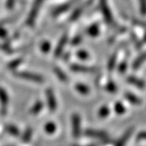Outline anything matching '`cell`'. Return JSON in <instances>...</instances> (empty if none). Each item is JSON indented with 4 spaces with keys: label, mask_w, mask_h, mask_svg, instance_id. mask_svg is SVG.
I'll return each instance as SVG.
<instances>
[{
    "label": "cell",
    "mask_w": 146,
    "mask_h": 146,
    "mask_svg": "<svg viewBox=\"0 0 146 146\" xmlns=\"http://www.w3.org/2000/svg\"><path fill=\"white\" fill-rule=\"evenodd\" d=\"M127 81L128 83H130L131 84H132V85H134V86H136V87L141 89H145V83L144 82V80L137 78L136 76H128L127 78Z\"/></svg>",
    "instance_id": "obj_12"
},
{
    "label": "cell",
    "mask_w": 146,
    "mask_h": 146,
    "mask_svg": "<svg viewBox=\"0 0 146 146\" xmlns=\"http://www.w3.org/2000/svg\"><path fill=\"white\" fill-rule=\"evenodd\" d=\"M4 129L8 134H10L11 136H19L20 134H21L18 127L15 125H12V124H7V125H5Z\"/></svg>",
    "instance_id": "obj_15"
},
{
    "label": "cell",
    "mask_w": 146,
    "mask_h": 146,
    "mask_svg": "<svg viewBox=\"0 0 146 146\" xmlns=\"http://www.w3.org/2000/svg\"><path fill=\"white\" fill-rule=\"evenodd\" d=\"M0 47H1V45H0Z\"/></svg>",
    "instance_id": "obj_38"
},
{
    "label": "cell",
    "mask_w": 146,
    "mask_h": 146,
    "mask_svg": "<svg viewBox=\"0 0 146 146\" xmlns=\"http://www.w3.org/2000/svg\"><path fill=\"white\" fill-rule=\"evenodd\" d=\"M50 45L49 42H44L42 45V50L43 52H48L50 50Z\"/></svg>",
    "instance_id": "obj_31"
},
{
    "label": "cell",
    "mask_w": 146,
    "mask_h": 146,
    "mask_svg": "<svg viewBox=\"0 0 146 146\" xmlns=\"http://www.w3.org/2000/svg\"><path fill=\"white\" fill-rule=\"evenodd\" d=\"M76 54H77V57L80 59H82V60H86L89 58V53L86 50H79Z\"/></svg>",
    "instance_id": "obj_27"
},
{
    "label": "cell",
    "mask_w": 146,
    "mask_h": 146,
    "mask_svg": "<svg viewBox=\"0 0 146 146\" xmlns=\"http://www.w3.org/2000/svg\"><path fill=\"white\" fill-rule=\"evenodd\" d=\"M22 63V60L21 58H17V59H15L14 61H11V63H8L7 65V68L9 70H15L16 68H18V66H20Z\"/></svg>",
    "instance_id": "obj_23"
},
{
    "label": "cell",
    "mask_w": 146,
    "mask_h": 146,
    "mask_svg": "<svg viewBox=\"0 0 146 146\" xmlns=\"http://www.w3.org/2000/svg\"><path fill=\"white\" fill-rule=\"evenodd\" d=\"M115 112L119 115H123L125 112V107L121 102H116L115 105Z\"/></svg>",
    "instance_id": "obj_25"
},
{
    "label": "cell",
    "mask_w": 146,
    "mask_h": 146,
    "mask_svg": "<svg viewBox=\"0 0 146 146\" xmlns=\"http://www.w3.org/2000/svg\"><path fill=\"white\" fill-rule=\"evenodd\" d=\"M124 97H125V98L130 103L133 105H141V100L136 96V95H134L133 94H131V93H126L125 95H124Z\"/></svg>",
    "instance_id": "obj_16"
},
{
    "label": "cell",
    "mask_w": 146,
    "mask_h": 146,
    "mask_svg": "<svg viewBox=\"0 0 146 146\" xmlns=\"http://www.w3.org/2000/svg\"><path fill=\"white\" fill-rule=\"evenodd\" d=\"M73 4V2L72 1H69L68 3H64V4H62V5L58 6V7H56L54 11H53V16H59V15H61V14H63L64 12H66L67 11L69 10L70 9V7L72 6Z\"/></svg>",
    "instance_id": "obj_10"
},
{
    "label": "cell",
    "mask_w": 146,
    "mask_h": 146,
    "mask_svg": "<svg viewBox=\"0 0 146 146\" xmlns=\"http://www.w3.org/2000/svg\"><path fill=\"white\" fill-rule=\"evenodd\" d=\"M144 41L146 42V33L145 34V36H144Z\"/></svg>",
    "instance_id": "obj_37"
},
{
    "label": "cell",
    "mask_w": 146,
    "mask_h": 146,
    "mask_svg": "<svg viewBox=\"0 0 146 146\" xmlns=\"http://www.w3.org/2000/svg\"><path fill=\"white\" fill-rule=\"evenodd\" d=\"M117 54L116 53H114L113 54H112V56L110 57V58L109 62H108V70L110 71V72H112L114 69L115 68V66H116V62H117Z\"/></svg>",
    "instance_id": "obj_22"
},
{
    "label": "cell",
    "mask_w": 146,
    "mask_h": 146,
    "mask_svg": "<svg viewBox=\"0 0 146 146\" xmlns=\"http://www.w3.org/2000/svg\"><path fill=\"white\" fill-rule=\"evenodd\" d=\"M32 135H33V130L31 127H28L25 131L24 132L23 136H22V142L23 143H29L32 138Z\"/></svg>",
    "instance_id": "obj_21"
},
{
    "label": "cell",
    "mask_w": 146,
    "mask_h": 146,
    "mask_svg": "<svg viewBox=\"0 0 146 146\" xmlns=\"http://www.w3.org/2000/svg\"><path fill=\"white\" fill-rule=\"evenodd\" d=\"M72 135L74 138H78L80 136V117L78 114L75 113L72 115Z\"/></svg>",
    "instance_id": "obj_5"
},
{
    "label": "cell",
    "mask_w": 146,
    "mask_h": 146,
    "mask_svg": "<svg viewBox=\"0 0 146 146\" xmlns=\"http://www.w3.org/2000/svg\"><path fill=\"white\" fill-rule=\"evenodd\" d=\"M8 102H9L8 94L6 92L5 89L0 87V105H1L0 113L3 116H5L7 113Z\"/></svg>",
    "instance_id": "obj_3"
},
{
    "label": "cell",
    "mask_w": 146,
    "mask_h": 146,
    "mask_svg": "<svg viewBox=\"0 0 146 146\" xmlns=\"http://www.w3.org/2000/svg\"><path fill=\"white\" fill-rule=\"evenodd\" d=\"M14 3H15V0H7V6L10 9L11 7H13Z\"/></svg>",
    "instance_id": "obj_35"
},
{
    "label": "cell",
    "mask_w": 146,
    "mask_h": 146,
    "mask_svg": "<svg viewBox=\"0 0 146 146\" xmlns=\"http://www.w3.org/2000/svg\"><path fill=\"white\" fill-rule=\"evenodd\" d=\"M133 131H134V127H129L124 132V134L120 137L119 140L116 142L115 146H125L126 144L127 143V141H129V139L131 138Z\"/></svg>",
    "instance_id": "obj_8"
},
{
    "label": "cell",
    "mask_w": 146,
    "mask_h": 146,
    "mask_svg": "<svg viewBox=\"0 0 146 146\" xmlns=\"http://www.w3.org/2000/svg\"><path fill=\"white\" fill-rule=\"evenodd\" d=\"M146 61V51L143 52L139 57H137L135 59L134 63L132 64V68L134 70H137L141 67L142 64H144Z\"/></svg>",
    "instance_id": "obj_14"
},
{
    "label": "cell",
    "mask_w": 146,
    "mask_h": 146,
    "mask_svg": "<svg viewBox=\"0 0 146 146\" xmlns=\"http://www.w3.org/2000/svg\"><path fill=\"white\" fill-rule=\"evenodd\" d=\"M46 97L47 100V105H48V108L50 112L55 111V110L57 109V102L55 98V95L53 91V89L50 88L46 89Z\"/></svg>",
    "instance_id": "obj_4"
},
{
    "label": "cell",
    "mask_w": 146,
    "mask_h": 146,
    "mask_svg": "<svg viewBox=\"0 0 146 146\" xmlns=\"http://www.w3.org/2000/svg\"><path fill=\"white\" fill-rule=\"evenodd\" d=\"M71 70L75 72H96V68H92V67H88V66H84V65H80V64H72L71 66Z\"/></svg>",
    "instance_id": "obj_9"
},
{
    "label": "cell",
    "mask_w": 146,
    "mask_h": 146,
    "mask_svg": "<svg viewBox=\"0 0 146 146\" xmlns=\"http://www.w3.org/2000/svg\"><path fill=\"white\" fill-rule=\"evenodd\" d=\"M140 11L142 16H146V0H139Z\"/></svg>",
    "instance_id": "obj_26"
},
{
    "label": "cell",
    "mask_w": 146,
    "mask_h": 146,
    "mask_svg": "<svg viewBox=\"0 0 146 146\" xmlns=\"http://www.w3.org/2000/svg\"><path fill=\"white\" fill-rule=\"evenodd\" d=\"M133 24L136 25H138V26L143 27V28H146V22H144V21H141L140 20H137V19H135L133 20Z\"/></svg>",
    "instance_id": "obj_32"
},
{
    "label": "cell",
    "mask_w": 146,
    "mask_h": 146,
    "mask_svg": "<svg viewBox=\"0 0 146 146\" xmlns=\"http://www.w3.org/2000/svg\"><path fill=\"white\" fill-rule=\"evenodd\" d=\"M100 33V25L99 24H94L92 25L87 29L86 30V33L87 35H89V36H92V37H95L97 36Z\"/></svg>",
    "instance_id": "obj_13"
},
{
    "label": "cell",
    "mask_w": 146,
    "mask_h": 146,
    "mask_svg": "<svg viewBox=\"0 0 146 146\" xmlns=\"http://www.w3.org/2000/svg\"><path fill=\"white\" fill-rule=\"evenodd\" d=\"M92 3V1L91 0H89V1H87L84 5L80 6L79 8L77 9H76V10L73 11V13L72 14V16L70 17V21H76V20H77L79 17L80 16V15L82 14V12L84 11V10L87 7H89L90 4Z\"/></svg>",
    "instance_id": "obj_11"
},
{
    "label": "cell",
    "mask_w": 146,
    "mask_h": 146,
    "mask_svg": "<svg viewBox=\"0 0 146 146\" xmlns=\"http://www.w3.org/2000/svg\"><path fill=\"white\" fill-rule=\"evenodd\" d=\"M85 135L90 137L94 138H98V139H107L108 138V134L105 132L103 131L94 130V129H87L85 131Z\"/></svg>",
    "instance_id": "obj_7"
},
{
    "label": "cell",
    "mask_w": 146,
    "mask_h": 146,
    "mask_svg": "<svg viewBox=\"0 0 146 146\" xmlns=\"http://www.w3.org/2000/svg\"><path fill=\"white\" fill-rule=\"evenodd\" d=\"M81 41H82V36L80 35H78V36H76L73 38L72 41V44L73 46H77L81 42Z\"/></svg>",
    "instance_id": "obj_30"
},
{
    "label": "cell",
    "mask_w": 146,
    "mask_h": 146,
    "mask_svg": "<svg viewBox=\"0 0 146 146\" xmlns=\"http://www.w3.org/2000/svg\"><path fill=\"white\" fill-rule=\"evenodd\" d=\"M127 62L126 61H123L119 64V72L120 73H124L126 72V70H127Z\"/></svg>",
    "instance_id": "obj_29"
},
{
    "label": "cell",
    "mask_w": 146,
    "mask_h": 146,
    "mask_svg": "<svg viewBox=\"0 0 146 146\" xmlns=\"http://www.w3.org/2000/svg\"><path fill=\"white\" fill-rule=\"evenodd\" d=\"M44 130L49 135H52L56 131V125L53 122H48L44 127Z\"/></svg>",
    "instance_id": "obj_20"
},
{
    "label": "cell",
    "mask_w": 146,
    "mask_h": 146,
    "mask_svg": "<svg viewBox=\"0 0 146 146\" xmlns=\"http://www.w3.org/2000/svg\"><path fill=\"white\" fill-rule=\"evenodd\" d=\"M106 89L108 92H110V93H114V92L116 91L117 88H116L115 84L114 83V82H111V81H110V82H109V83L106 84Z\"/></svg>",
    "instance_id": "obj_28"
},
{
    "label": "cell",
    "mask_w": 146,
    "mask_h": 146,
    "mask_svg": "<svg viewBox=\"0 0 146 146\" xmlns=\"http://www.w3.org/2000/svg\"><path fill=\"white\" fill-rule=\"evenodd\" d=\"M110 115V109L107 106H102L98 111V116L102 119H104Z\"/></svg>",
    "instance_id": "obj_24"
},
{
    "label": "cell",
    "mask_w": 146,
    "mask_h": 146,
    "mask_svg": "<svg viewBox=\"0 0 146 146\" xmlns=\"http://www.w3.org/2000/svg\"><path fill=\"white\" fill-rule=\"evenodd\" d=\"M137 140L138 141H142V140H146V131H141L137 135Z\"/></svg>",
    "instance_id": "obj_33"
},
{
    "label": "cell",
    "mask_w": 146,
    "mask_h": 146,
    "mask_svg": "<svg viewBox=\"0 0 146 146\" xmlns=\"http://www.w3.org/2000/svg\"><path fill=\"white\" fill-rule=\"evenodd\" d=\"M42 108H43V103L41 101H37L36 102H35V104L32 106V108L29 110V113L32 115H38L41 112Z\"/></svg>",
    "instance_id": "obj_17"
},
{
    "label": "cell",
    "mask_w": 146,
    "mask_h": 146,
    "mask_svg": "<svg viewBox=\"0 0 146 146\" xmlns=\"http://www.w3.org/2000/svg\"><path fill=\"white\" fill-rule=\"evenodd\" d=\"M91 146H94V145H91Z\"/></svg>",
    "instance_id": "obj_39"
},
{
    "label": "cell",
    "mask_w": 146,
    "mask_h": 146,
    "mask_svg": "<svg viewBox=\"0 0 146 146\" xmlns=\"http://www.w3.org/2000/svg\"><path fill=\"white\" fill-rule=\"evenodd\" d=\"M7 36V33L6 31L3 28H0V37L2 38H5Z\"/></svg>",
    "instance_id": "obj_34"
},
{
    "label": "cell",
    "mask_w": 146,
    "mask_h": 146,
    "mask_svg": "<svg viewBox=\"0 0 146 146\" xmlns=\"http://www.w3.org/2000/svg\"><path fill=\"white\" fill-rule=\"evenodd\" d=\"M99 5L100 9H101V12L103 16L106 23L110 25V26H114L115 25V20L113 17V14L111 12V10L110 8L109 4L107 0H99Z\"/></svg>",
    "instance_id": "obj_1"
},
{
    "label": "cell",
    "mask_w": 146,
    "mask_h": 146,
    "mask_svg": "<svg viewBox=\"0 0 146 146\" xmlns=\"http://www.w3.org/2000/svg\"><path fill=\"white\" fill-rule=\"evenodd\" d=\"M54 72L56 76H57L59 80H61L62 82H68V76H67V75L63 72V71H62L60 68H58V67H54Z\"/></svg>",
    "instance_id": "obj_18"
},
{
    "label": "cell",
    "mask_w": 146,
    "mask_h": 146,
    "mask_svg": "<svg viewBox=\"0 0 146 146\" xmlns=\"http://www.w3.org/2000/svg\"><path fill=\"white\" fill-rule=\"evenodd\" d=\"M125 2L128 4V6L131 7V9H132V4H131V0H125Z\"/></svg>",
    "instance_id": "obj_36"
},
{
    "label": "cell",
    "mask_w": 146,
    "mask_h": 146,
    "mask_svg": "<svg viewBox=\"0 0 146 146\" xmlns=\"http://www.w3.org/2000/svg\"><path fill=\"white\" fill-rule=\"evenodd\" d=\"M68 34L65 33L63 34L62 37L60 38L59 42L58 43L57 46L55 48V50H54V57L58 58L61 55V54L63 53V49H64V46H66L67 42H68Z\"/></svg>",
    "instance_id": "obj_6"
},
{
    "label": "cell",
    "mask_w": 146,
    "mask_h": 146,
    "mask_svg": "<svg viewBox=\"0 0 146 146\" xmlns=\"http://www.w3.org/2000/svg\"><path fill=\"white\" fill-rule=\"evenodd\" d=\"M75 89L78 93L82 94V95H87L89 93V87L84 84H76L75 86Z\"/></svg>",
    "instance_id": "obj_19"
},
{
    "label": "cell",
    "mask_w": 146,
    "mask_h": 146,
    "mask_svg": "<svg viewBox=\"0 0 146 146\" xmlns=\"http://www.w3.org/2000/svg\"><path fill=\"white\" fill-rule=\"evenodd\" d=\"M13 75L18 78L27 80H29V81L34 82V83H44L43 76H42L41 75H38V74H35V73L29 72H15L13 73Z\"/></svg>",
    "instance_id": "obj_2"
}]
</instances>
